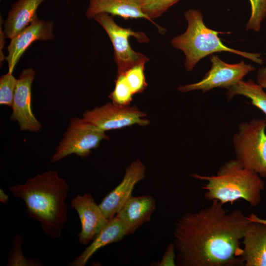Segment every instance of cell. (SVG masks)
<instances>
[{"label":"cell","instance_id":"10","mask_svg":"<svg viewBox=\"0 0 266 266\" xmlns=\"http://www.w3.org/2000/svg\"><path fill=\"white\" fill-rule=\"evenodd\" d=\"M34 70L24 69L19 75L15 90L11 121H17L21 131L38 132L42 129L31 108V87L34 77Z\"/></svg>","mask_w":266,"mask_h":266},{"label":"cell","instance_id":"8","mask_svg":"<svg viewBox=\"0 0 266 266\" xmlns=\"http://www.w3.org/2000/svg\"><path fill=\"white\" fill-rule=\"evenodd\" d=\"M210 69L201 80L196 83L180 85L178 88V90L182 93L200 90L202 93H205L215 88L227 89L243 80L246 75L255 69L254 66L246 64L243 61L236 64H228L214 54L210 56Z\"/></svg>","mask_w":266,"mask_h":266},{"label":"cell","instance_id":"6","mask_svg":"<svg viewBox=\"0 0 266 266\" xmlns=\"http://www.w3.org/2000/svg\"><path fill=\"white\" fill-rule=\"evenodd\" d=\"M103 139H109L105 132L83 118H72L50 162H58L73 154L85 158L91 154L93 149L97 148Z\"/></svg>","mask_w":266,"mask_h":266},{"label":"cell","instance_id":"23","mask_svg":"<svg viewBox=\"0 0 266 266\" xmlns=\"http://www.w3.org/2000/svg\"><path fill=\"white\" fill-rule=\"evenodd\" d=\"M251 15L246 25L247 31L259 32L263 21L266 18V0H249Z\"/></svg>","mask_w":266,"mask_h":266},{"label":"cell","instance_id":"24","mask_svg":"<svg viewBox=\"0 0 266 266\" xmlns=\"http://www.w3.org/2000/svg\"><path fill=\"white\" fill-rule=\"evenodd\" d=\"M17 82L12 75L8 72L0 78V104L11 107Z\"/></svg>","mask_w":266,"mask_h":266},{"label":"cell","instance_id":"1","mask_svg":"<svg viewBox=\"0 0 266 266\" xmlns=\"http://www.w3.org/2000/svg\"><path fill=\"white\" fill-rule=\"evenodd\" d=\"M250 220L217 200L176 221L173 233L178 266H244L242 239Z\"/></svg>","mask_w":266,"mask_h":266},{"label":"cell","instance_id":"5","mask_svg":"<svg viewBox=\"0 0 266 266\" xmlns=\"http://www.w3.org/2000/svg\"><path fill=\"white\" fill-rule=\"evenodd\" d=\"M266 120L253 119L238 125L233 136L235 159L266 178Z\"/></svg>","mask_w":266,"mask_h":266},{"label":"cell","instance_id":"9","mask_svg":"<svg viewBox=\"0 0 266 266\" xmlns=\"http://www.w3.org/2000/svg\"><path fill=\"white\" fill-rule=\"evenodd\" d=\"M146 116L145 113L135 106H120L113 102L107 103L91 110H87L83 114L85 120L104 132L134 124L147 126L149 121L145 118Z\"/></svg>","mask_w":266,"mask_h":266},{"label":"cell","instance_id":"16","mask_svg":"<svg viewBox=\"0 0 266 266\" xmlns=\"http://www.w3.org/2000/svg\"><path fill=\"white\" fill-rule=\"evenodd\" d=\"M142 0H89L86 12L88 19L101 13L119 16L125 19L144 18L149 20L142 9Z\"/></svg>","mask_w":266,"mask_h":266},{"label":"cell","instance_id":"12","mask_svg":"<svg viewBox=\"0 0 266 266\" xmlns=\"http://www.w3.org/2000/svg\"><path fill=\"white\" fill-rule=\"evenodd\" d=\"M54 23L49 20L35 19L28 26L11 39L7 47L8 55L5 59L8 72L12 73L21 56L28 47L36 40H53Z\"/></svg>","mask_w":266,"mask_h":266},{"label":"cell","instance_id":"25","mask_svg":"<svg viewBox=\"0 0 266 266\" xmlns=\"http://www.w3.org/2000/svg\"><path fill=\"white\" fill-rule=\"evenodd\" d=\"M176 250L173 242L170 243L166 248L161 261L153 263L151 265L155 266H175Z\"/></svg>","mask_w":266,"mask_h":266},{"label":"cell","instance_id":"13","mask_svg":"<svg viewBox=\"0 0 266 266\" xmlns=\"http://www.w3.org/2000/svg\"><path fill=\"white\" fill-rule=\"evenodd\" d=\"M70 205L77 212L81 224V231L77 235L79 242L87 245L104 227L108 220L89 193L74 198Z\"/></svg>","mask_w":266,"mask_h":266},{"label":"cell","instance_id":"3","mask_svg":"<svg viewBox=\"0 0 266 266\" xmlns=\"http://www.w3.org/2000/svg\"><path fill=\"white\" fill-rule=\"evenodd\" d=\"M191 176L206 181L202 187L205 191V199L211 201L217 200L223 204L243 199L251 206H257L261 202L265 186L257 172L246 168L235 159L225 163L216 175L192 174Z\"/></svg>","mask_w":266,"mask_h":266},{"label":"cell","instance_id":"18","mask_svg":"<svg viewBox=\"0 0 266 266\" xmlns=\"http://www.w3.org/2000/svg\"><path fill=\"white\" fill-rule=\"evenodd\" d=\"M127 235L123 223L115 216L108 220L106 225L96 235L92 242L69 265L85 266L90 258L100 249L110 243L121 241Z\"/></svg>","mask_w":266,"mask_h":266},{"label":"cell","instance_id":"21","mask_svg":"<svg viewBox=\"0 0 266 266\" xmlns=\"http://www.w3.org/2000/svg\"><path fill=\"white\" fill-rule=\"evenodd\" d=\"M180 0H142V9L143 13L152 22V19L161 16L169 8L176 3ZM156 25L160 32H164L165 29Z\"/></svg>","mask_w":266,"mask_h":266},{"label":"cell","instance_id":"7","mask_svg":"<svg viewBox=\"0 0 266 266\" xmlns=\"http://www.w3.org/2000/svg\"><path fill=\"white\" fill-rule=\"evenodd\" d=\"M93 18L103 27L112 42L117 66V75L124 73L135 65L146 64L149 61L144 55L134 51L129 40L130 36H133L139 42H148L149 38L144 33L120 27L112 16L106 13H99Z\"/></svg>","mask_w":266,"mask_h":266},{"label":"cell","instance_id":"14","mask_svg":"<svg viewBox=\"0 0 266 266\" xmlns=\"http://www.w3.org/2000/svg\"><path fill=\"white\" fill-rule=\"evenodd\" d=\"M244 266H266V224L250 221L242 239Z\"/></svg>","mask_w":266,"mask_h":266},{"label":"cell","instance_id":"20","mask_svg":"<svg viewBox=\"0 0 266 266\" xmlns=\"http://www.w3.org/2000/svg\"><path fill=\"white\" fill-rule=\"evenodd\" d=\"M133 94L123 74H117L115 80V88L109 95L112 102L118 106H130Z\"/></svg>","mask_w":266,"mask_h":266},{"label":"cell","instance_id":"19","mask_svg":"<svg viewBox=\"0 0 266 266\" xmlns=\"http://www.w3.org/2000/svg\"><path fill=\"white\" fill-rule=\"evenodd\" d=\"M264 89L252 79L242 80L226 89V98L230 100L235 96L245 97L265 114L266 120V92Z\"/></svg>","mask_w":266,"mask_h":266},{"label":"cell","instance_id":"11","mask_svg":"<svg viewBox=\"0 0 266 266\" xmlns=\"http://www.w3.org/2000/svg\"><path fill=\"white\" fill-rule=\"evenodd\" d=\"M145 166L139 160L133 162L126 169L120 182L102 200L99 206L105 217H114L132 196L135 185L145 178Z\"/></svg>","mask_w":266,"mask_h":266},{"label":"cell","instance_id":"22","mask_svg":"<svg viewBox=\"0 0 266 266\" xmlns=\"http://www.w3.org/2000/svg\"><path fill=\"white\" fill-rule=\"evenodd\" d=\"M145 65L137 64L123 73L133 95L142 93L147 86L144 74Z\"/></svg>","mask_w":266,"mask_h":266},{"label":"cell","instance_id":"28","mask_svg":"<svg viewBox=\"0 0 266 266\" xmlns=\"http://www.w3.org/2000/svg\"><path fill=\"white\" fill-rule=\"evenodd\" d=\"M0 202L4 204L8 202V196L2 189H0Z\"/></svg>","mask_w":266,"mask_h":266},{"label":"cell","instance_id":"2","mask_svg":"<svg viewBox=\"0 0 266 266\" xmlns=\"http://www.w3.org/2000/svg\"><path fill=\"white\" fill-rule=\"evenodd\" d=\"M69 190L66 182L52 170L9 187L15 197L24 201L29 216L38 221L45 233L54 238L61 237L67 220L65 200Z\"/></svg>","mask_w":266,"mask_h":266},{"label":"cell","instance_id":"26","mask_svg":"<svg viewBox=\"0 0 266 266\" xmlns=\"http://www.w3.org/2000/svg\"><path fill=\"white\" fill-rule=\"evenodd\" d=\"M257 83L266 89V66L259 68L257 74Z\"/></svg>","mask_w":266,"mask_h":266},{"label":"cell","instance_id":"17","mask_svg":"<svg viewBox=\"0 0 266 266\" xmlns=\"http://www.w3.org/2000/svg\"><path fill=\"white\" fill-rule=\"evenodd\" d=\"M44 0H17L12 5L4 23L5 38L11 39L36 19L37 8Z\"/></svg>","mask_w":266,"mask_h":266},{"label":"cell","instance_id":"4","mask_svg":"<svg viewBox=\"0 0 266 266\" xmlns=\"http://www.w3.org/2000/svg\"><path fill=\"white\" fill-rule=\"evenodd\" d=\"M184 16L188 23L187 28L183 33L174 37L171 44L174 48L184 53V64L188 71L192 70L202 58L219 52H231L258 64H263L261 54L240 51L224 44L218 35L230 33L218 32L207 28L200 10H187L184 13Z\"/></svg>","mask_w":266,"mask_h":266},{"label":"cell","instance_id":"15","mask_svg":"<svg viewBox=\"0 0 266 266\" xmlns=\"http://www.w3.org/2000/svg\"><path fill=\"white\" fill-rule=\"evenodd\" d=\"M156 206L155 200L151 196H132L116 216L123 223L128 235L150 220Z\"/></svg>","mask_w":266,"mask_h":266},{"label":"cell","instance_id":"27","mask_svg":"<svg viewBox=\"0 0 266 266\" xmlns=\"http://www.w3.org/2000/svg\"><path fill=\"white\" fill-rule=\"evenodd\" d=\"M247 217L250 221L261 222L266 224V219L261 218L253 213H251Z\"/></svg>","mask_w":266,"mask_h":266}]
</instances>
